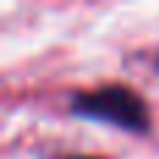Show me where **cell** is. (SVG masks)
<instances>
[{"mask_svg":"<svg viewBox=\"0 0 159 159\" xmlns=\"http://www.w3.org/2000/svg\"><path fill=\"white\" fill-rule=\"evenodd\" d=\"M70 115L120 129L126 134H148L151 129V112L145 101L123 84H106L89 92H75L70 98Z\"/></svg>","mask_w":159,"mask_h":159,"instance_id":"1","label":"cell"},{"mask_svg":"<svg viewBox=\"0 0 159 159\" xmlns=\"http://www.w3.org/2000/svg\"><path fill=\"white\" fill-rule=\"evenodd\" d=\"M50 159H95V157H87V154H59V157H50Z\"/></svg>","mask_w":159,"mask_h":159,"instance_id":"2","label":"cell"}]
</instances>
